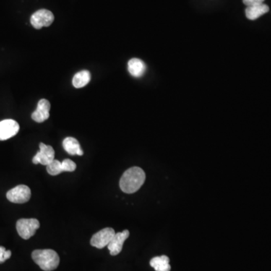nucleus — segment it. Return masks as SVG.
Here are the masks:
<instances>
[{
    "instance_id": "1",
    "label": "nucleus",
    "mask_w": 271,
    "mask_h": 271,
    "mask_svg": "<svg viewBox=\"0 0 271 271\" xmlns=\"http://www.w3.org/2000/svg\"><path fill=\"white\" fill-rule=\"evenodd\" d=\"M146 173L140 167L128 169L121 176L119 182L121 191L127 194H133L142 187L145 183Z\"/></svg>"
},
{
    "instance_id": "2",
    "label": "nucleus",
    "mask_w": 271,
    "mask_h": 271,
    "mask_svg": "<svg viewBox=\"0 0 271 271\" xmlns=\"http://www.w3.org/2000/svg\"><path fill=\"white\" fill-rule=\"evenodd\" d=\"M32 259L45 271L55 270L60 264L59 256L52 249H37L32 251Z\"/></svg>"
},
{
    "instance_id": "3",
    "label": "nucleus",
    "mask_w": 271,
    "mask_h": 271,
    "mask_svg": "<svg viewBox=\"0 0 271 271\" xmlns=\"http://www.w3.org/2000/svg\"><path fill=\"white\" fill-rule=\"evenodd\" d=\"M40 226V222L35 219H19L16 224L17 233L21 238L24 240H28L32 238Z\"/></svg>"
},
{
    "instance_id": "4",
    "label": "nucleus",
    "mask_w": 271,
    "mask_h": 271,
    "mask_svg": "<svg viewBox=\"0 0 271 271\" xmlns=\"http://www.w3.org/2000/svg\"><path fill=\"white\" fill-rule=\"evenodd\" d=\"M6 197L11 203L24 204L30 201L31 197V191L28 186L20 185L9 190L6 194Z\"/></svg>"
},
{
    "instance_id": "5",
    "label": "nucleus",
    "mask_w": 271,
    "mask_h": 271,
    "mask_svg": "<svg viewBox=\"0 0 271 271\" xmlns=\"http://www.w3.org/2000/svg\"><path fill=\"white\" fill-rule=\"evenodd\" d=\"M55 20V16L51 11L40 9L31 16L30 23L34 28L40 30L44 27H49Z\"/></svg>"
},
{
    "instance_id": "6",
    "label": "nucleus",
    "mask_w": 271,
    "mask_h": 271,
    "mask_svg": "<svg viewBox=\"0 0 271 271\" xmlns=\"http://www.w3.org/2000/svg\"><path fill=\"white\" fill-rule=\"evenodd\" d=\"M115 230L112 228H105L96 233L91 240V244L97 249H103L110 244L115 234Z\"/></svg>"
},
{
    "instance_id": "7",
    "label": "nucleus",
    "mask_w": 271,
    "mask_h": 271,
    "mask_svg": "<svg viewBox=\"0 0 271 271\" xmlns=\"http://www.w3.org/2000/svg\"><path fill=\"white\" fill-rule=\"evenodd\" d=\"M40 152H37V155L32 158V163L34 165L40 164L45 166H48L51 162L55 160V150L51 146H47L45 144H40Z\"/></svg>"
},
{
    "instance_id": "8",
    "label": "nucleus",
    "mask_w": 271,
    "mask_h": 271,
    "mask_svg": "<svg viewBox=\"0 0 271 271\" xmlns=\"http://www.w3.org/2000/svg\"><path fill=\"white\" fill-rule=\"evenodd\" d=\"M20 130L17 121L12 119L0 121V140H7L16 135Z\"/></svg>"
},
{
    "instance_id": "9",
    "label": "nucleus",
    "mask_w": 271,
    "mask_h": 271,
    "mask_svg": "<svg viewBox=\"0 0 271 271\" xmlns=\"http://www.w3.org/2000/svg\"><path fill=\"white\" fill-rule=\"evenodd\" d=\"M129 230H124V231L115 233L113 240L108 245V249L112 256H117L122 250L123 245L125 240L129 238Z\"/></svg>"
},
{
    "instance_id": "10",
    "label": "nucleus",
    "mask_w": 271,
    "mask_h": 271,
    "mask_svg": "<svg viewBox=\"0 0 271 271\" xmlns=\"http://www.w3.org/2000/svg\"><path fill=\"white\" fill-rule=\"evenodd\" d=\"M50 109H51V104L49 101L45 99H42L39 101L37 110L32 113L31 116L32 120L37 123H42L46 121L50 116Z\"/></svg>"
},
{
    "instance_id": "11",
    "label": "nucleus",
    "mask_w": 271,
    "mask_h": 271,
    "mask_svg": "<svg viewBox=\"0 0 271 271\" xmlns=\"http://www.w3.org/2000/svg\"><path fill=\"white\" fill-rule=\"evenodd\" d=\"M128 71L131 76L135 78H140L145 74L146 66L142 60L133 58L130 60L128 65Z\"/></svg>"
},
{
    "instance_id": "12",
    "label": "nucleus",
    "mask_w": 271,
    "mask_h": 271,
    "mask_svg": "<svg viewBox=\"0 0 271 271\" xmlns=\"http://www.w3.org/2000/svg\"><path fill=\"white\" fill-rule=\"evenodd\" d=\"M63 149L70 155H83L84 152L80 143L74 137H66L63 142Z\"/></svg>"
},
{
    "instance_id": "13",
    "label": "nucleus",
    "mask_w": 271,
    "mask_h": 271,
    "mask_svg": "<svg viewBox=\"0 0 271 271\" xmlns=\"http://www.w3.org/2000/svg\"><path fill=\"white\" fill-rule=\"evenodd\" d=\"M268 6L262 3V4L247 6L246 9V15L249 20L254 21L260 17L263 14L268 12Z\"/></svg>"
},
{
    "instance_id": "14",
    "label": "nucleus",
    "mask_w": 271,
    "mask_h": 271,
    "mask_svg": "<svg viewBox=\"0 0 271 271\" xmlns=\"http://www.w3.org/2000/svg\"><path fill=\"white\" fill-rule=\"evenodd\" d=\"M151 267L155 271H170V259L167 256H157L150 261Z\"/></svg>"
},
{
    "instance_id": "15",
    "label": "nucleus",
    "mask_w": 271,
    "mask_h": 271,
    "mask_svg": "<svg viewBox=\"0 0 271 271\" xmlns=\"http://www.w3.org/2000/svg\"><path fill=\"white\" fill-rule=\"evenodd\" d=\"M91 81V73L87 70H82L76 73L73 79V84L76 88H82Z\"/></svg>"
},
{
    "instance_id": "16",
    "label": "nucleus",
    "mask_w": 271,
    "mask_h": 271,
    "mask_svg": "<svg viewBox=\"0 0 271 271\" xmlns=\"http://www.w3.org/2000/svg\"><path fill=\"white\" fill-rule=\"evenodd\" d=\"M46 170L51 176H58L63 172H65L62 162H60L59 160H55V159L47 166Z\"/></svg>"
},
{
    "instance_id": "17",
    "label": "nucleus",
    "mask_w": 271,
    "mask_h": 271,
    "mask_svg": "<svg viewBox=\"0 0 271 271\" xmlns=\"http://www.w3.org/2000/svg\"><path fill=\"white\" fill-rule=\"evenodd\" d=\"M62 164L65 169V172H73L76 170V163H74L70 159H65Z\"/></svg>"
},
{
    "instance_id": "18",
    "label": "nucleus",
    "mask_w": 271,
    "mask_h": 271,
    "mask_svg": "<svg viewBox=\"0 0 271 271\" xmlns=\"http://www.w3.org/2000/svg\"><path fill=\"white\" fill-rule=\"evenodd\" d=\"M11 256V251L10 250H6V248L0 246V264L10 259Z\"/></svg>"
},
{
    "instance_id": "19",
    "label": "nucleus",
    "mask_w": 271,
    "mask_h": 271,
    "mask_svg": "<svg viewBox=\"0 0 271 271\" xmlns=\"http://www.w3.org/2000/svg\"><path fill=\"white\" fill-rule=\"evenodd\" d=\"M243 3L246 6H255V5L262 4L264 0H243Z\"/></svg>"
}]
</instances>
